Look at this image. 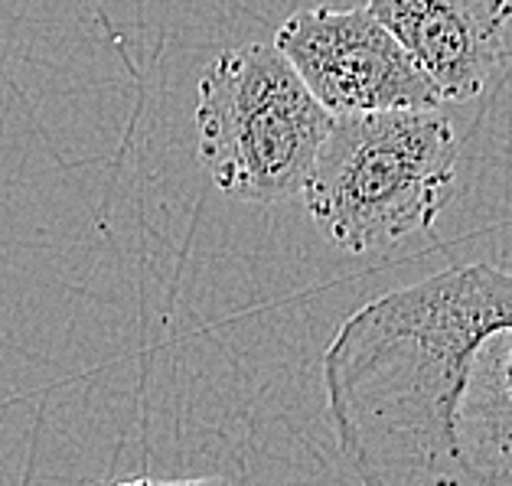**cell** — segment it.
<instances>
[{
	"mask_svg": "<svg viewBox=\"0 0 512 486\" xmlns=\"http://www.w3.org/2000/svg\"><path fill=\"white\" fill-rule=\"evenodd\" d=\"M336 444L369 486H512V271H437L323 353Z\"/></svg>",
	"mask_w": 512,
	"mask_h": 486,
	"instance_id": "1",
	"label": "cell"
},
{
	"mask_svg": "<svg viewBox=\"0 0 512 486\" xmlns=\"http://www.w3.org/2000/svg\"><path fill=\"white\" fill-rule=\"evenodd\" d=\"M274 46L330 115L441 108L444 95L369 7H310L287 17Z\"/></svg>",
	"mask_w": 512,
	"mask_h": 486,
	"instance_id": "4",
	"label": "cell"
},
{
	"mask_svg": "<svg viewBox=\"0 0 512 486\" xmlns=\"http://www.w3.org/2000/svg\"><path fill=\"white\" fill-rule=\"evenodd\" d=\"M196 95V154L219 193L252 206L301 193L333 115L278 46L222 49Z\"/></svg>",
	"mask_w": 512,
	"mask_h": 486,
	"instance_id": "3",
	"label": "cell"
},
{
	"mask_svg": "<svg viewBox=\"0 0 512 486\" xmlns=\"http://www.w3.org/2000/svg\"><path fill=\"white\" fill-rule=\"evenodd\" d=\"M421 69L444 102L477 98L506 56L512 0H366Z\"/></svg>",
	"mask_w": 512,
	"mask_h": 486,
	"instance_id": "5",
	"label": "cell"
},
{
	"mask_svg": "<svg viewBox=\"0 0 512 486\" xmlns=\"http://www.w3.org/2000/svg\"><path fill=\"white\" fill-rule=\"evenodd\" d=\"M457 154V134L437 108L333 115L301 199L336 248L369 255L434 226Z\"/></svg>",
	"mask_w": 512,
	"mask_h": 486,
	"instance_id": "2",
	"label": "cell"
}]
</instances>
